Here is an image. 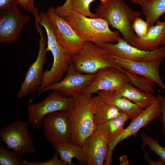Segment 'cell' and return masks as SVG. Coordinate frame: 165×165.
Instances as JSON below:
<instances>
[{
    "instance_id": "6da1fadb",
    "label": "cell",
    "mask_w": 165,
    "mask_h": 165,
    "mask_svg": "<svg viewBox=\"0 0 165 165\" xmlns=\"http://www.w3.org/2000/svg\"><path fill=\"white\" fill-rule=\"evenodd\" d=\"M73 97V103L68 110L72 131L71 142L82 147L96 130L94 122L96 97L84 92Z\"/></svg>"
},
{
    "instance_id": "7a4b0ae2",
    "label": "cell",
    "mask_w": 165,
    "mask_h": 165,
    "mask_svg": "<svg viewBox=\"0 0 165 165\" xmlns=\"http://www.w3.org/2000/svg\"><path fill=\"white\" fill-rule=\"evenodd\" d=\"M95 10L98 18L105 20L109 25L117 29L123 38L130 45L138 37L132 28V24L141 14L134 10L123 0H100Z\"/></svg>"
},
{
    "instance_id": "3957f363",
    "label": "cell",
    "mask_w": 165,
    "mask_h": 165,
    "mask_svg": "<svg viewBox=\"0 0 165 165\" xmlns=\"http://www.w3.org/2000/svg\"><path fill=\"white\" fill-rule=\"evenodd\" d=\"M63 17L83 41L102 48L105 43L115 44L120 38L119 31L111 30L108 23L101 18H88L72 10Z\"/></svg>"
},
{
    "instance_id": "277c9868",
    "label": "cell",
    "mask_w": 165,
    "mask_h": 165,
    "mask_svg": "<svg viewBox=\"0 0 165 165\" xmlns=\"http://www.w3.org/2000/svg\"><path fill=\"white\" fill-rule=\"evenodd\" d=\"M39 24L46 30L47 36L46 50L50 51L53 57V65L49 70L44 72V75L38 90L61 80L71 63V56L62 48L57 41L46 13H39Z\"/></svg>"
},
{
    "instance_id": "5b68a950",
    "label": "cell",
    "mask_w": 165,
    "mask_h": 165,
    "mask_svg": "<svg viewBox=\"0 0 165 165\" xmlns=\"http://www.w3.org/2000/svg\"><path fill=\"white\" fill-rule=\"evenodd\" d=\"M71 63L79 72L95 74L109 67L123 68L114 64L108 54L102 48L91 42H85L82 48L71 56Z\"/></svg>"
},
{
    "instance_id": "8992f818",
    "label": "cell",
    "mask_w": 165,
    "mask_h": 165,
    "mask_svg": "<svg viewBox=\"0 0 165 165\" xmlns=\"http://www.w3.org/2000/svg\"><path fill=\"white\" fill-rule=\"evenodd\" d=\"M73 101V97H64L58 91L54 90L42 101L27 105L28 121L35 130H39L45 116L57 111H68Z\"/></svg>"
},
{
    "instance_id": "52a82bcc",
    "label": "cell",
    "mask_w": 165,
    "mask_h": 165,
    "mask_svg": "<svg viewBox=\"0 0 165 165\" xmlns=\"http://www.w3.org/2000/svg\"><path fill=\"white\" fill-rule=\"evenodd\" d=\"M41 26L36 29L39 35V50L35 61L29 68L24 79L16 94L19 98L25 97L30 94L38 90L44 75L43 67L47 60V42Z\"/></svg>"
},
{
    "instance_id": "ba28073f",
    "label": "cell",
    "mask_w": 165,
    "mask_h": 165,
    "mask_svg": "<svg viewBox=\"0 0 165 165\" xmlns=\"http://www.w3.org/2000/svg\"><path fill=\"white\" fill-rule=\"evenodd\" d=\"M162 113L160 95L154 101L124 129L123 132L108 144L107 154L105 159V165H110L112 162V152L116 146L120 142L130 136L135 137L138 131L142 127L148 125L153 120L157 119Z\"/></svg>"
},
{
    "instance_id": "9c48e42d",
    "label": "cell",
    "mask_w": 165,
    "mask_h": 165,
    "mask_svg": "<svg viewBox=\"0 0 165 165\" xmlns=\"http://www.w3.org/2000/svg\"><path fill=\"white\" fill-rule=\"evenodd\" d=\"M29 122L16 120L2 127L0 130V140L7 147L23 155L35 152L33 142L28 131Z\"/></svg>"
},
{
    "instance_id": "30bf717a",
    "label": "cell",
    "mask_w": 165,
    "mask_h": 165,
    "mask_svg": "<svg viewBox=\"0 0 165 165\" xmlns=\"http://www.w3.org/2000/svg\"><path fill=\"white\" fill-rule=\"evenodd\" d=\"M42 123L43 135L52 145L71 142L72 131L68 111L48 114Z\"/></svg>"
},
{
    "instance_id": "8fae6325",
    "label": "cell",
    "mask_w": 165,
    "mask_h": 165,
    "mask_svg": "<svg viewBox=\"0 0 165 165\" xmlns=\"http://www.w3.org/2000/svg\"><path fill=\"white\" fill-rule=\"evenodd\" d=\"M95 74H85L77 71L71 63L64 78L44 88L38 95L45 92L56 90L64 97H73L83 93L93 82Z\"/></svg>"
},
{
    "instance_id": "7c38bea8",
    "label": "cell",
    "mask_w": 165,
    "mask_h": 165,
    "mask_svg": "<svg viewBox=\"0 0 165 165\" xmlns=\"http://www.w3.org/2000/svg\"><path fill=\"white\" fill-rule=\"evenodd\" d=\"M109 54L130 60L153 63L165 58V46L151 51L139 49L120 38L116 43H105L102 48Z\"/></svg>"
},
{
    "instance_id": "4fadbf2b",
    "label": "cell",
    "mask_w": 165,
    "mask_h": 165,
    "mask_svg": "<svg viewBox=\"0 0 165 165\" xmlns=\"http://www.w3.org/2000/svg\"><path fill=\"white\" fill-rule=\"evenodd\" d=\"M46 13L57 41L65 50L71 56L80 50L85 42L63 17L58 15L52 6L48 9Z\"/></svg>"
},
{
    "instance_id": "5bb4252c",
    "label": "cell",
    "mask_w": 165,
    "mask_h": 165,
    "mask_svg": "<svg viewBox=\"0 0 165 165\" xmlns=\"http://www.w3.org/2000/svg\"><path fill=\"white\" fill-rule=\"evenodd\" d=\"M129 83L130 80L123 69L109 67L96 73L94 80L83 92L92 95L101 91H115Z\"/></svg>"
},
{
    "instance_id": "9a60e30c",
    "label": "cell",
    "mask_w": 165,
    "mask_h": 165,
    "mask_svg": "<svg viewBox=\"0 0 165 165\" xmlns=\"http://www.w3.org/2000/svg\"><path fill=\"white\" fill-rule=\"evenodd\" d=\"M30 20L23 14L18 7L5 12H0V43L14 42L19 38L25 25Z\"/></svg>"
},
{
    "instance_id": "2e32d148",
    "label": "cell",
    "mask_w": 165,
    "mask_h": 165,
    "mask_svg": "<svg viewBox=\"0 0 165 165\" xmlns=\"http://www.w3.org/2000/svg\"><path fill=\"white\" fill-rule=\"evenodd\" d=\"M108 54L110 60L116 65L151 79L165 91V85L161 79L159 72L163 60L147 63L130 60Z\"/></svg>"
},
{
    "instance_id": "e0dca14e",
    "label": "cell",
    "mask_w": 165,
    "mask_h": 165,
    "mask_svg": "<svg viewBox=\"0 0 165 165\" xmlns=\"http://www.w3.org/2000/svg\"><path fill=\"white\" fill-rule=\"evenodd\" d=\"M108 144L103 136L96 130L82 147L86 158V165H103L107 154Z\"/></svg>"
},
{
    "instance_id": "ac0fdd59",
    "label": "cell",
    "mask_w": 165,
    "mask_h": 165,
    "mask_svg": "<svg viewBox=\"0 0 165 165\" xmlns=\"http://www.w3.org/2000/svg\"><path fill=\"white\" fill-rule=\"evenodd\" d=\"M165 39V21L158 20L155 25L148 27L144 37L137 38L131 45L141 50L151 51L159 48Z\"/></svg>"
},
{
    "instance_id": "d6986e66",
    "label": "cell",
    "mask_w": 165,
    "mask_h": 165,
    "mask_svg": "<svg viewBox=\"0 0 165 165\" xmlns=\"http://www.w3.org/2000/svg\"><path fill=\"white\" fill-rule=\"evenodd\" d=\"M97 93L98 95L105 103L115 107L120 112L126 113L131 121L143 110L128 99L116 95L115 91H101Z\"/></svg>"
},
{
    "instance_id": "ffe728a7",
    "label": "cell",
    "mask_w": 165,
    "mask_h": 165,
    "mask_svg": "<svg viewBox=\"0 0 165 165\" xmlns=\"http://www.w3.org/2000/svg\"><path fill=\"white\" fill-rule=\"evenodd\" d=\"M115 92L117 96L128 99L143 109L148 107L156 97L151 93L142 92L131 83L123 85Z\"/></svg>"
},
{
    "instance_id": "44dd1931",
    "label": "cell",
    "mask_w": 165,
    "mask_h": 165,
    "mask_svg": "<svg viewBox=\"0 0 165 165\" xmlns=\"http://www.w3.org/2000/svg\"><path fill=\"white\" fill-rule=\"evenodd\" d=\"M129 119V116L126 113L121 112L116 117L97 126L96 130L109 143L123 132L125 123Z\"/></svg>"
},
{
    "instance_id": "7402d4cb",
    "label": "cell",
    "mask_w": 165,
    "mask_h": 165,
    "mask_svg": "<svg viewBox=\"0 0 165 165\" xmlns=\"http://www.w3.org/2000/svg\"><path fill=\"white\" fill-rule=\"evenodd\" d=\"M58 153L60 159L66 165H77L72 162V159L76 158L79 163L86 164V160L82 147L71 142L52 145Z\"/></svg>"
},
{
    "instance_id": "603a6c76",
    "label": "cell",
    "mask_w": 165,
    "mask_h": 165,
    "mask_svg": "<svg viewBox=\"0 0 165 165\" xmlns=\"http://www.w3.org/2000/svg\"><path fill=\"white\" fill-rule=\"evenodd\" d=\"M140 6L148 27L154 25L165 13V0H149Z\"/></svg>"
},
{
    "instance_id": "cb8c5ba5",
    "label": "cell",
    "mask_w": 165,
    "mask_h": 165,
    "mask_svg": "<svg viewBox=\"0 0 165 165\" xmlns=\"http://www.w3.org/2000/svg\"><path fill=\"white\" fill-rule=\"evenodd\" d=\"M96 102L94 122L97 126L118 116L121 112L115 107L105 103L98 96Z\"/></svg>"
},
{
    "instance_id": "d4e9b609",
    "label": "cell",
    "mask_w": 165,
    "mask_h": 165,
    "mask_svg": "<svg viewBox=\"0 0 165 165\" xmlns=\"http://www.w3.org/2000/svg\"><path fill=\"white\" fill-rule=\"evenodd\" d=\"M124 70L129 78L131 84L133 85L142 91L150 93L153 94L154 93L155 82L152 80L132 72Z\"/></svg>"
},
{
    "instance_id": "484cf974",
    "label": "cell",
    "mask_w": 165,
    "mask_h": 165,
    "mask_svg": "<svg viewBox=\"0 0 165 165\" xmlns=\"http://www.w3.org/2000/svg\"><path fill=\"white\" fill-rule=\"evenodd\" d=\"M22 155L16 152L9 151L0 143V165H23Z\"/></svg>"
},
{
    "instance_id": "4316f807",
    "label": "cell",
    "mask_w": 165,
    "mask_h": 165,
    "mask_svg": "<svg viewBox=\"0 0 165 165\" xmlns=\"http://www.w3.org/2000/svg\"><path fill=\"white\" fill-rule=\"evenodd\" d=\"M95 0H71V10L91 18H97V15L96 13H92L89 7L90 4Z\"/></svg>"
},
{
    "instance_id": "83f0119b",
    "label": "cell",
    "mask_w": 165,
    "mask_h": 165,
    "mask_svg": "<svg viewBox=\"0 0 165 165\" xmlns=\"http://www.w3.org/2000/svg\"><path fill=\"white\" fill-rule=\"evenodd\" d=\"M143 144L150 147L149 149L153 151L165 163V146L160 145L157 139H154L144 133L141 134Z\"/></svg>"
},
{
    "instance_id": "f1b7e54d",
    "label": "cell",
    "mask_w": 165,
    "mask_h": 165,
    "mask_svg": "<svg viewBox=\"0 0 165 165\" xmlns=\"http://www.w3.org/2000/svg\"><path fill=\"white\" fill-rule=\"evenodd\" d=\"M132 28L137 37L142 38L146 35L148 26L146 21L140 17L136 19L132 24Z\"/></svg>"
},
{
    "instance_id": "f546056e",
    "label": "cell",
    "mask_w": 165,
    "mask_h": 165,
    "mask_svg": "<svg viewBox=\"0 0 165 165\" xmlns=\"http://www.w3.org/2000/svg\"><path fill=\"white\" fill-rule=\"evenodd\" d=\"M20 7L27 12L33 14L35 20V26L39 24L40 21L38 9L35 7V0H17Z\"/></svg>"
},
{
    "instance_id": "4dcf8cb0",
    "label": "cell",
    "mask_w": 165,
    "mask_h": 165,
    "mask_svg": "<svg viewBox=\"0 0 165 165\" xmlns=\"http://www.w3.org/2000/svg\"><path fill=\"white\" fill-rule=\"evenodd\" d=\"M58 154L57 152L54 153L53 158L46 162H38L23 161V165H65V163L58 158Z\"/></svg>"
},
{
    "instance_id": "1f68e13d",
    "label": "cell",
    "mask_w": 165,
    "mask_h": 165,
    "mask_svg": "<svg viewBox=\"0 0 165 165\" xmlns=\"http://www.w3.org/2000/svg\"><path fill=\"white\" fill-rule=\"evenodd\" d=\"M71 0H66L62 5L54 8L56 13L59 16L62 17L68 16L71 11Z\"/></svg>"
},
{
    "instance_id": "d6a6232c",
    "label": "cell",
    "mask_w": 165,
    "mask_h": 165,
    "mask_svg": "<svg viewBox=\"0 0 165 165\" xmlns=\"http://www.w3.org/2000/svg\"><path fill=\"white\" fill-rule=\"evenodd\" d=\"M19 4L17 0H0V12H5L14 9Z\"/></svg>"
},
{
    "instance_id": "836d02e7",
    "label": "cell",
    "mask_w": 165,
    "mask_h": 165,
    "mask_svg": "<svg viewBox=\"0 0 165 165\" xmlns=\"http://www.w3.org/2000/svg\"><path fill=\"white\" fill-rule=\"evenodd\" d=\"M145 145L143 144L141 145V147L145 152L144 158L148 164L150 165H165L164 161L159 158V160L157 161H153L150 159L149 154L145 150Z\"/></svg>"
},
{
    "instance_id": "e575fe53",
    "label": "cell",
    "mask_w": 165,
    "mask_h": 165,
    "mask_svg": "<svg viewBox=\"0 0 165 165\" xmlns=\"http://www.w3.org/2000/svg\"><path fill=\"white\" fill-rule=\"evenodd\" d=\"M160 96L162 109V113L160 117V120L163 123V131L165 137V97L161 95H160Z\"/></svg>"
},
{
    "instance_id": "d590c367",
    "label": "cell",
    "mask_w": 165,
    "mask_h": 165,
    "mask_svg": "<svg viewBox=\"0 0 165 165\" xmlns=\"http://www.w3.org/2000/svg\"><path fill=\"white\" fill-rule=\"evenodd\" d=\"M120 165H129L130 164L127 160V156L126 155L121 156L119 159Z\"/></svg>"
},
{
    "instance_id": "8d00e7d4",
    "label": "cell",
    "mask_w": 165,
    "mask_h": 165,
    "mask_svg": "<svg viewBox=\"0 0 165 165\" xmlns=\"http://www.w3.org/2000/svg\"><path fill=\"white\" fill-rule=\"evenodd\" d=\"M135 4L139 5L140 6L145 3L149 0H127Z\"/></svg>"
},
{
    "instance_id": "74e56055",
    "label": "cell",
    "mask_w": 165,
    "mask_h": 165,
    "mask_svg": "<svg viewBox=\"0 0 165 165\" xmlns=\"http://www.w3.org/2000/svg\"><path fill=\"white\" fill-rule=\"evenodd\" d=\"M165 39L161 43L162 45H165Z\"/></svg>"
},
{
    "instance_id": "f35d334b",
    "label": "cell",
    "mask_w": 165,
    "mask_h": 165,
    "mask_svg": "<svg viewBox=\"0 0 165 165\" xmlns=\"http://www.w3.org/2000/svg\"></svg>"
}]
</instances>
